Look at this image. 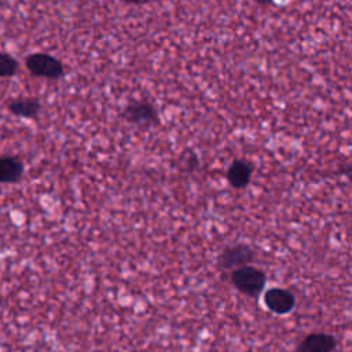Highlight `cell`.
Masks as SVG:
<instances>
[{"mask_svg":"<svg viewBox=\"0 0 352 352\" xmlns=\"http://www.w3.org/2000/svg\"><path fill=\"white\" fill-rule=\"evenodd\" d=\"M231 282L241 293L249 297H257L265 286L267 276L261 270L253 265H243L232 271Z\"/></svg>","mask_w":352,"mask_h":352,"instance_id":"obj_1","label":"cell"},{"mask_svg":"<svg viewBox=\"0 0 352 352\" xmlns=\"http://www.w3.org/2000/svg\"><path fill=\"white\" fill-rule=\"evenodd\" d=\"M25 172V165L18 157L1 155L0 157V183L14 184L18 183Z\"/></svg>","mask_w":352,"mask_h":352,"instance_id":"obj_8","label":"cell"},{"mask_svg":"<svg viewBox=\"0 0 352 352\" xmlns=\"http://www.w3.org/2000/svg\"><path fill=\"white\" fill-rule=\"evenodd\" d=\"M18 72V62L7 52H0V77H12Z\"/></svg>","mask_w":352,"mask_h":352,"instance_id":"obj_10","label":"cell"},{"mask_svg":"<svg viewBox=\"0 0 352 352\" xmlns=\"http://www.w3.org/2000/svg\"><path fill=\"white\" fill-rule=\"evenodd\" d=\"M337 341L333 336L326 333L308 334L298 345L297 352H333Z\"/></svg>","mask_w":352,"mask_h":352,"instance_id":"obj_7","label":"cell"},{"mask_svg":"<svg viewBox=\"0 0 352 352\" xmlns=\"http://www.w3.org/2000/svg\"><path fill=\"white\" fill-rule=\"evenodd\" d=\"M253 1L260 4V6H268V4H272L274 0H253Z\"/></svg>","mask_w":352,"mask_h":352,"instance_id":"obj_12","label":"cell"},{"mask_svg":"<svg viewBox=\"0 0 352 352\" xmlns=\"http://www.w3.org/2000/svg\"><path fill=\"white\" fill-rule=\"evenodd\" d=\"M265 307L278 315H285L293 311L296 305V297L286 289L272 287L264 294Z\"/></svg>","mask_w":352,"mask_h":352,"instance_id":"obj_5","label":"cell"},{"mask_svg":"<svg viewBox=\"0 0 352 352\" xmlns=\"http://www.w3.org/2000/svg\"><path fill=\"white\" fill-rule=\"evenodd\" d=\"M7 107L11 114L21 118H36L41 111V103L34 98L14 99L7 104Z\"/></svg>","mask_w":352,"mask_h":352,"instance_id":"obj_9","label":"cell"},{"mask_svg":"<svg viewBox=\"0 0 352 352\" xmlns=\"http://www.w3.org/2000/svg\"><path fill=\"white\" fill-rule=\"evenodd\" d=\"M26 69L36 77L56 80L65 74L63 63L45 52H34L25 58Z\"/></svg>","mask_w":352,"mask_h":352,"instance_id":"obj_2","label":"cell"},{"mask_svg":"<svg viewBox=\"0 0 352 352\" xmlns=\"http://www.w3.org/2000/svg\"><path fill=\"white\" fill-rule=\"evenodd\" d=\"M256 253L254 250L245 243H238L234 246L226 248L220 257H219V265L224 270H232V268H239L243 265H249Z\"/></svg>","mask_w":352,"mask_h":352,"instance_id":"obj_4","label":"cell"},{"mask_svg":"<svg viewBox=\"0 0 352 352\" xmlns=\"http://www.w3.org/2000/svg\"><path fill=\"white\" fill-rule=\"evenodd\" d=\"M121 117L133 125H157L160 122V116L155 106L148 100H135L129 103Z\"/></svg>","mask_w":352,"mask_h":352,"instance_id":"obj_3","label":"cell"},{"mask_svg":"<svg viewBox=\"0 0 352 352\" xmlns=\"http://www.w3.org/2000/svg\"><path fill=\"white\" fill-rule=\"evenodd\" d=\"M126 4H133V6H143V4H147L150 0H121Z\"/></svg>","mask_w":352,"mask_h":352,"instance_id":"obj_11","label":"cell"},{"mask_svg":"<svg viewBox=\"0 0 352 352\" xmlns=\"http://www.w3.org/2000/svg\"><path fill=\"white\" fill-rule=\"evenodd\" d=\"M252 175H253V164L248 160L239 158L230 165L227 170V180L231 187L241 190L250 183Z\"/></svg>","mask_w":352,"mask_h":352,"instance_id":"obj_6","label":"cell"}]
</instances>
